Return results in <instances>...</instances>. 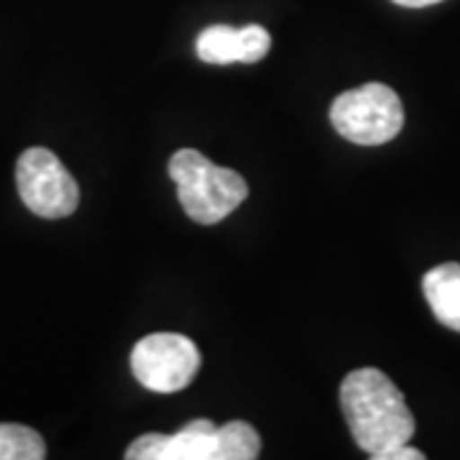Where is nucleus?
<instances>
[{"instance_id":"f257e3e1","label":"nucleus","mask_w":460,"mask_h":460,"mask_svg":"<svg viewBox=\"0 0 460 460\" xmlns=\"http://www.w3.org/2000/svg\"><path fill=\"white\" fill-rule=\"evenodd\" d=\"M341 407L353 440L368 458L410 443L414 435V417L404 394L378 368H356L343 378Z\"/></svg>"},{"instance_id":"f03ea898","label":"nucleus","mask_w":460,"mask_h":460,"mask_svg":"<svg viewBox=\"0 0 460 460\" xmlns=\"http://www.w3.org/2000/svg\"><path fill=\"white\" fill-rule=\"evenodd\" d=\"M261 453V438L248 422L233 420L217 428L210 420H195L174 435L148 432L126 450L128 460H253Z\"/></svg>"},{"instance_id":"7ed1b4c3","label":"nucleus","mask_w":460,"mask_h":460,"mask_svg":"<svg viewBox=\"0 0 460 460\" xmlns=\"http://www.w3.org/2000/svg\"><path fill=\"white\" fill-rule=\"evenodd\" d=\"M169 177L184 213L199 226L226 220L248 198V184L238 172L213 164L195 148H181L169 159Z\"/></svg>"},{"instance_id":"20e7f679","label":"nucleus","mask_w":460,"mask_h":460,"mask_svg":"<svg viewBox=\"0 0 460 460\" xmlns=\"http://www.w3.org/2000/svg\"><path fill=\"white\" fill-rule=\"evenodd\" d=\"M332 128L358 146L389 144L404 126L402 100L389 84L368 83L332 100Z\"/></svg>"},{"instance_id":"39448f33","label":"nucleus","mask_w":460,"mask_h":460,"mask_svg":"<svg viewBox=\"0 0 460 460\" xmlns=\"http://www.w3.org/2000/svg\"><path fill=\"white\" fill-rule=\"evenodd\" d=\"M16 187L23 205L39 217H69L80 205V187L49 148L33 146L21 154L16 164Z\"/></svg>"},{"instance_id":"423d86ee","label":"nucleus","mask_w":460,"mask_h":460,"mask_svg":"<svg viewBox=\"0 0 460 460\" xmlns=\"http://www.w3.org/2000/svg\"><path fill=\"white\" fill-rule=\"evenodd\" d=\"M131 371L136 381L156 394L187 389L199 371V350L187 335L154 332L133 345Z\"/></svg>"},{"instance_id":"0eeeda50","label":"nucleus","mask_w":460,"mask_h":460,"mask_svg":"<svg viewBox=\"0 0 460 460\" xmlns=\"http://www.w3.org/2000/svg\"><path fill=\"white\" fill-rule=\"evenodd\" d=\"M271 49V36L259 23H248L243 29H233L226 23L208 26L199 31L195 51L205 65H233L261 62Z\"/></svg>"},{"instance_id":"6e6552de","label":"nucleus","mask_w":460,"mask_h":460,"mask_svg":"<svg viewBox=\"0 0 460 460\" xmlns=\"http://www.w3.org/2000/svg\"><path fill=\"white\" fill-rule=\"evenodd\" d=\"M429 310L445 328L460 332V263H440L422 279Z\"/></svg>"},{"instance_id":"1a4fd4ad","label":"nucleus","mask_w":460,"mask_h":460,"mask_svg":"<svg viewBox=\"0 0 460 460\" xmlns=\"http://www.w3.org/2000/svg\"><path fill=\"white\" fill-rule=\"evenodd\" d=\"M47 458V443L26 425H0V460Z\"/></svg>"},{"instance_id":"9d476101","label":"nucleus","mask_w":460,"mask_h":460,"mask_svg":"<svg viewBox=\"0 0 460 460\" xmlns=\"http://www.w3.org/2000/svg\"><path fill=\"white\" fill-rule=\"evenodd\" d=\"M374 460H425V453H422V450H417V447H411L410 443H404V445H396V447H392V450L378 453Z\"/></svg>"},{"instance_id":"9b49d317","label":"nucleus","mask_w":460,"mask_h":460,"mask_svg":"<svg viewBox=\"0 0 460 460\" xmlns=\"http://www.w3.org/2000/svg\"><path fill=\"white\" fill-rule=\"evenodd\" d=\"M396 5H404V8H425V5H435V3H443V0H394Z\"/></svg>"}]
</instances>
